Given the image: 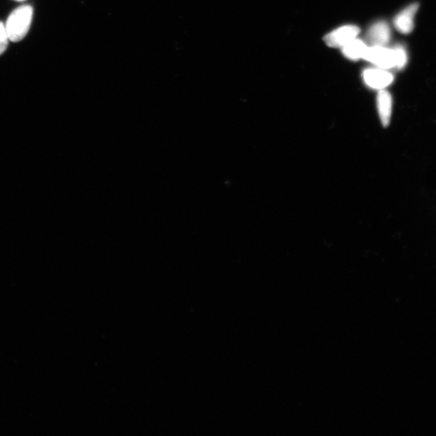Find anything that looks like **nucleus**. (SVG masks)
Segmentation results:
<instances>
[{
  "label": "nucleus",
  "mask_w": 436,
  "mask_h": 436,
  "mask_svg": "<svg viewBox=\"0 0 436 436\" xmlns=\"http://www.w3.org/2000/svg\"><path fill=\"white\" fill-rule=\"evenodd\" d=\"M33 15L30 5H22L10 14L5 28L11 42H18L25 38L30 31Z\"/></svg>",
  "instance_id": "obj_1"
},
{
  "label": "nucleus",
  "mask_w": 436,
  "mask_h": 436,
  "mask_svg": "<svg viewBox=\"0 0 436 436\" xmlns=\"http://www.w3.org/2000/svg\"><path fill=\"white\" fill-rule=\"evenodd\" d=\"M364 59L368 61L376 67L386 69L397 68V59L394 48L386 47H369L367 49Z\"/></svg>",
  "instance_id": "obj_2"
},
{
  "label": "nucleus",
  "mask_w": 436,
  "mask_h": 436,
  "mask_svg": "<svg viewBox=\"0 0 436 436\" xmlns=\"http://www.w3.org/2000/svg\"><path fill=\"white\" fill-rule=\"evenodd\" d=\"M360 32V28L355 25L342 26L327 34L324 41L330 47L343 48L350 42L357 38Z\"/></svg>",
  "instance_id": "obj_3"
},
{
  "label": "nucleus",
  "mask_w": 436,
  "mask_h": 436,
  "mask_svg": "<svg viewBox=\"0 0 436 436\" xmlns=\"http://www.w3.org/2000/svg\"><path fill=\"white\" fill-rule=\"evenodd\" d=\"M363 79L369 88L384 90L394 82V76L386 69L369 68L364 71Z\"/></svg>",
  "instance_id": "obj_4"
},
{
  "label": "nucleus",
  "mask_w": 436,
  "mask_h": 436,
  "mask_svg": "<svg viewBox=\"0 0 436 436\" xmlns=\"http://www.w3.org/2000/svg\"><path fill=\"white\" fill-rule=\"evenodd\" d=\"M370 47H386L391 39V30L386 21H377L371 25L366 34Z\"/></svg>",
  "instance_id": "obj_5"
},
{
  "label": "nucleus",
  "mask_w": 436,
  "mask_h": 436,
  "mask_svg": "<svg viewBox=\"0 0 436 436\" xmlns=\"http://www.w3.org/2000/svg\"><path fill=\"white\" fill-rule=\"evenodd\" d=\"M418 4H412L396 16L394 20V24L398 32L403 34H408L414 30L415 27V16L418 9Z\"/></svg>",
  "instance_id": "obj_6"
},
{
  "label": "nucleus",
  "mask_w": 436,
  "mask_h": 436,
  "mask_svg": "<svg viewBox=\"0 0 436 436\" xmlns=\"http://www.w3.org/2000/svg\"><path fill=\"white\" fill-rule=\"evenodd\" d=\"M377 105L378 113L384 127H387L391 119L393 99L386 90H380L377 95Z\"/></svg>",
  "instance_id": "obj_7"
},
{
  "label": "nucleus",
  "mask_w": 436,
  "mask_h": 436,
  "mask_svg": "<svg viewBox=\"0 0 436 436\" xmlns=\"http://www.w3.org/2000/svg\"><path fill=\"white\" fill-rule=\"evenodd\" d=\"M368 45L361 40L355 38L342 48L343 54L352 61L364 59Z\"/></svg>",
  "instance_id": "obj_8"
},
{
  "label": "nucleus",
  "mask_w": 436,
  "mask_h": 436,
  "mask_svg": "<svg viewBox=\"0 0 436 436\" xmlns=\"http://www.w3.org/2000/svg\"><path fill=\"white\" fill-rule=\"evenodd\" d=\"M394 48L396 54V59H397V68L396 69L401 70V69H403L406 67L407 60H408V57H407L406 50L403 45H396Z\"/></svg>",
  "instance_id": "obj_9"
},
{
  "label": "nucleus",
  "mask_w": 436,
  "mask_h": 436,
  "mask_svg": "<svg viewBox=\"0 0 436 436\" xmlns=\"http://www.w3.org/2000/svg\"><path fill=\"white\" fill-rule=\"evenodd\" d=\"M9 41L5 25L4 23L0 22V55H2L5 50H7Z\"/></svg>",
  "instance_id": "obj_10"
},
{
  "label": "nucleus",
  "mask_w": 436,
  "mask_h": 436,
  "mask_svg": "<svg viewBox=\"0 0 436 436\" xmlns=\"http://www.w3.org/2000/svg\"><path fill=\"white\" fill-rule=\"evenodd\" d=\"M16 1H25V0H16Z\"/></svg>",
  "instance_id": "obj_11"
}]
</instances>
